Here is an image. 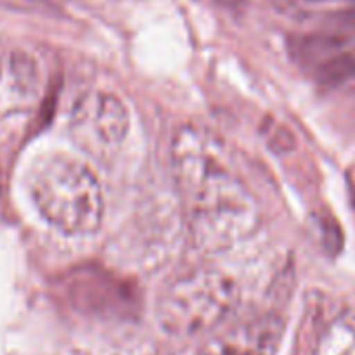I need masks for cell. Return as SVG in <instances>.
Masks as SVG:
<instances>
[{
    "instance_id": "10",
    "label": "cell",
    "mask_w": 355,
    "mask_h": 355,
    "mask_svg": "<svg viewBox=\"0 0 355 355\" xmlns=\"http://www.w3.org/2000/svg\"><path fill=\"white\" fill-rule=\"evenodd\" d=\"M197 355H203V353H201V351H199V353H197Z\"/></svg>"
},
{
    "instance_id": "8",
    "label": "cell",
    "mask_w": 355,
    "mask_h": 355,
    "mask_svg": "<svg viewBox=\"0 0 355 355\" xmlns=\"http://www.w3.org/2000/svg\"><path fill=\"white\" fill-rule=\"evenodd\" d=\"M355 76V55L338 51L315 65V78L324 86H338Z\"/></svg>"
},
{
    "instance_id": "3",
    "label": "cell",
    "mask_w": 355,
    "mask_h": 355,
    "mask_svg": "<svg viewBox=\"0 0 355 355\" xmlns=\"http://www.w3.org/2000/svg\"><path fill=\"white\" fill-rule=\"evenodd\" d=\"M236 282L218 270H191L173 278L159 297L157 315L165 332L197 336L224 324L239 305Z\"/></svg>"
},
{
    "instance_id": "5",
    "label": "cell",
    "mask_w": 355,
    "mask_h": 355,
    "mask_svg": "<svg viewBox=\"0 0 355 355\" xmlns=\"http://www.w3.org/2000/svg\"><path fill=\"white\" fill-rule=\"evenodd\" d=\"M42 78L36 59L24 51L0 55V117L32 111L40 98Z\"/></svg>"
},
{
    "instance_id": "2",
    "label": "cell",
    "mask_w": 355,
    "mask_h": 355,
    "mask_svg": "<svg viewBox=\"0 0 355 355\" xmlns=\"http://www.w3.org/2000/svg\"><path fill=\"white\" fill-rule=\"evenodd\" d=\"M28 191L40 216L65 234H92L103 224L101 182L73 155L49 153L38 157L28 173Z\"/></svg>"
},
{
    "instance_id": "9",
    "label": "cell",
    "mask_w": 355,
    "mask_h": 355,
    "mask_svg": "<svg viewBox=\"0 0 355 355\" xmlns=\"http://www.w3.org/2000/svg\"><path fill=\"white\" fill-rule=\"evenodd\" d=\"M282 7L295 11H322L332 7H343L347 11H355V0H280Z\"/></svg>"
},
{
    "instance_id": "6",
    "label": "cell",
    "mask_w": 355,
    "mask_h": 355,
    "mask_svg": "<svg viewBox=\"0 0 355 355\" xmlns=\"http://www.w3.org/2000/svg\"><path fill=\"white\" fill-rule=\"evenodd\" d=\"M284 334V324L278 315H259L226 328L211 338L203 355H276Z\"/></svg>"
},
{
    "instance_id": "7",
    "label": "cell",
    "mask_w": 355,
    "mask_h": 355,
    "mask_svg": "<svg viewBox=\"0 0 355 355\" xmlns=\"http://www.w3.org/2000/svg\"><path fill=\"white\" fill-rule=\"evenodd\" d=\"M313 355H355V313L334 318L320 334Z\"/></svg>"
},
{
    "instance_id": "4",
    "label": "cell",
    "mask_w": 355,
    "mask_h": 355,
    "mask_svg": "<svg viewBox=\"0 0 355 355\" xmlns=\"http://www.w3.org/2000/svg\"><path fill=\"white\" fill-rule=\"evenodd\" d=\"M76 140L88 148L109 150L119 146L130 130V113L121 98L111 92L92 90L76 98L71 111Z\"/></svg>"
},
{
    "instance_id": "1",
    "label": "cell",
    "mask_w": 355,
    "mask_h": 355,
    "mask_svg": "<svg viewBox=\"0 0 355 355\" xmlns=\"http://www.w3.org/2000/svg\"><path fill=\"white\" fill-rule=\"evenodd\" d=\"M171 167L197 249L224 253L253 236L259 207L220 136L182 125L171 140Z\"/></svg>"
}]
</instances>
